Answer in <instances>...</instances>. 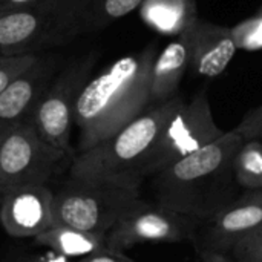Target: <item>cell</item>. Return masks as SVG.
<instances>
[{
  "mask_svg": "<svg viewBox=\"0 0 262 262\" xmlns=\"http://www.w3.org/2000/svg\"><path fill=\"white\" fill-rule=\"evenodd\" d=\"M75 262H135L132 258H129L124 252H115L111 249L101 250L98 253L89 255L86 258H81Z\"/></svg>",
  "mask_w": 262,
  "mask_h": 262,
  "instance_id": "obj_23",
  "label": "cell"
},
{
  "mask_svg": "<svg viewBox=\"0 0 262 262\" xmlns=\"http://www.w3.org/2000/svg\"><path fill=\"white\" fill-rule=\"evenodd\" d=\"M141 201V184L72 178L54 190V226L107 233Z\"/></svg>",
  "mask_w": 262,
  "mask_h": 262,
  "instance_id": "obj_5",
  "label": "cell"
},
{
  "mask_svg": "<svg viewBox=\"0 0 262 262\" xmlns=\"http://www.w3.org/2000/svg\"><path fill=\"white\" fill-rule=\"evenodd\" d=\"M91 2L45 0L0 12V55H37L86 34Z\"/></svg>",
  "mask_w": 262,
  "mask_h": 262,
  "instance_id": "obj_4",
  "label": "cell"
},
{
  "mask_svg": "<svg viewBox=\"0 0 262 262\" xmlns=\"http://www.w3.org/2000/svg\"><path fill=\"white\" fill-rule=\"evenodd\" d=\"M223 135L224 130L215 121L207 91H198L189 103H183L164 127L160 140L141 167V180L152 178Z\"/></svg>",
  "mask_w": 262,
  "mask_h": 262,
  "instance_id": "obj_7",
  "label": "cell"
},
{
  "mask_svg": "<svg viewBox=\"0 0 262 262\" xmlns=\"http://www.w3.org/2000/svg\"><path fill=\"white\" fill-rule=\"evenodd\" d=\"M196 250L203 262H235L226 253H220V252H213L207 249H196Z\"/></svg>",
  "mask_w": 262,
  "mask_h": 262,
  "instance_id": "obj_24",
  "label": "cell"
},
{
  "mask_svg": "<svg viewBox=\"0 0 262 262\" xmlns=\"http://www.w3.org/2000/svg\"><path fill=\"white\" fill-rule=\"evenodd\" d=\"M31 262H75L74 259H69L66 256H61V255H57V253H46V255H41V256H37L34 258Z\"/></svg>",
  "mask_w": 262,
  "mask_h": 262,
  "instance_id": "obj_26",
  "label": "cell"
},
{
  "mask_svg": "<svg viewBox=\"0 0 262 262\" xmlns=\"http://www.w3.org/2000/svg\"><path fill=\"white\" fill-rule=\"evenodd\" d=\"M34 243L74 261L109 249L107 233L84 232L68 226H52L34 238Z\"/></svg>",
  "mask_w": 262,
  "mask_h": 262,
  "instance_id": "obj_15",
  "label": "cell"
},
{
  "mask_svg": "<svg viewBox=\"0 0 262 262\" xmlns=\"http://www.w3.org/2000/svg\"><path fill=\"white\" fill-rule=\"evenodd\" d=\"M183 103V97L175 95L167 101L149 106L111 138L77 154L68 177L143 184L141 167Z\"/></svg>",
  "mask_w": 262,
  "mask_h": 262,
  "instance_id": "obj_3",
  "label": "cell"
},
{
  "mask_svg": "<svg viewBox=\"0 0 262 262\" xmlns=\"http://www.w3.org/2000/svg\"><path fill=\"white\" fill-rule=\"evenodd\" d=\"M57 69L58 60L55 55L38 54L34 63L17 75L0 95V123L9 126L28 120L57 77Z\"/></svg>",
  "mask_w": 262,
  "mask_h": 262,
  "instance_id": "obj_13",
  "label": "cell"
},
{
  "mask_svg": "<svg viewBox=\"0 0 262 262\" xmlns=\"http://www.w3.org/2000/svg\"><path fill=\"white\" fill-rule=\"evenodd\" d=\"M0 224L11 238H37L54 226V190L23 186L0 193Z\"/></svg>",
  "mask_w": 262,
  "mask_h": 262,
  "instance_id": "obj_11",
  "label": "cell"
},
{
  "mask_svg": "<svg viewBox=\"0 0 262 262\" xmlns=\"http://www.w3.org/2000/svg\"><path fill=\"white\" fill-rule=\"evenodd\" d=\"M201 226L206 227L196 236V249L229 255L236 244L262 229V190L244 192Z\"/></svg>",
  "mask_w": 262,
  "mask_h": 262,
  "instance_id": "obj_10",
  "label": "cell"
},
{
  "mask_svg": "<svg viewBox=\"0 0 262 262\" xmlns=\"http://www.w3.org/2000/svg\"><path fill=\"white\" fill-rule=\"evenodd\" d=\"M140 15L147 26L163 35H181L198 18L195 0H146Z\"/></svg>",
  "mask_w": 262,
  "mask_h": 262,
  "instance_id": "obj_16",
  "label": "cell"
},
{
  "mask_svg": "<svg viewBox=\"0 0 262 262\" xmlns=\"http://www.w3.org/2000/svg\"><path fill=\"white\" fill-rule=\"evenodd\" d=\"M74 158L45 141L29 121L9 124L0 147V193L23 186H49L69 172Z\"/></svg>",
  "mask_w": 262,
  "mask_h": 262,
  "instance_id": "obj_6",
  "label": "cell"
},
{
  "mask_svg": "<svg viewBox=\"0 0 262 262\" xmlns=\"http://www.w3.org/2000/svg\"><path fill=\"white\" fill-rule=\"evenodd\" d=\"M243 141L235 129L227 130L209 146L154 175V203L201 223L212 220L239 196L232 163Z\"/></svg>",
  "mask_w": 262,
  "mask_h": 262,
  "instance_id": "obj_2",
  "label": "cell"
},
{
  "mask_svg": "<svg viewBox=\"0 0 262 262\" xmlns=\"http://www.w3.org/2000/svg\"><path fill=\"white\" fill-rule=\"evenodd\" d=\"M6 130H8V124H2L0 123V147H2V143H3V138H5Z\"/></svg>",
  "mask_w": 262,
  "mask_h": 262,
  "instance_id": "obj_27",
  "label": "cell"
},
{
  "mask_svg": "<svg viewBox=\"0 0 262 262\" xmlns=\"http://www.w3.org/2000/svg\"><path fill=\"white\" fill-rule=\"evenodd\" d=\"M37 55L35 54L0 55V95L3 94V91L11 84V81L17 75H20L23 71H26L34 63Z\"/></svg>",
  "mask_w": 262,
  "mask_h": 262,
  "instance_id": "obj_20",
  "label": "cell"
},
{
  "mask_svg": "<svg viewBox=\"0 0 262 262\" xmlns=\"http://www.w3.org/2000/svg\"><path fill=\"white\" fill-rule=\"evenodd\" d=\"M40 2H45V0H0V12L26 8V6L35 5V3H40Z\"/></svg>",
  "mask_w": 262,
  "mask_h": 262,
  "instance_id": "obj_25",
  "label": "cell"
},
{
  "mask_svg": "<svg viewBox=\"0 0 262 262\" xmlns=\"http://www.w3.org/2000/svg\"><path fill=\"white\" fill-rule=\"evenodd\" d=\"M146 0H92L86 34L97 32L141 8Z\"/></svg>",
  "mask_w": 262,
  "mask_h": 262,
  "instance_id": "obj_18",
  "label": "cell"
},
{
  "mask_svg": "<svg viewBox=\"0 0 262 262\" xmlns=\"http://www.w3.org/2000/svg\"><path fill=\"white\" fill-rule=\"evenodd\" d=\"M157 54V41H152L89 78L74 111V123L80 130L77 154L111 138L152 106L150 74Z\"/></svg>",
  "mask_w": 262,
  "mask_h": 262,
  "instance_id": "obj_1",
  "label": "cell"
},
{
  "mask_svg": "<svg viewBox=\"0 0 262 262\" xmlns=\"http://www.w3.org/2000/svg\"><path fill=\"white\" fill-rule=\"evenodd\" d=\"M190 69V48L186 34L175 37L157 54L150 74L152 104L167 101L178 95L184 74Z\"/></svg>",
  "mask_w": 262,
  "mask_h": 262,
  "instance_id": "obj_14",
  "label": "cell"
},
{
  "mask_svg": "<svg viewBox=\"0 0 262 262\" xmlns=\"http://www.w3.org/2000/svg\"><path fill=\"white\" fill-rule=\"evenodd\" d=\"M235 181L243 192L262 190V143L244 140L232 163Z\"/></svg>",
  "mask_w": 262,
  "mask_h": 262,
  "instance_id": "obj_17",
  "label": "cell"
},
{
  "mask_svg": "<svg viewBox=\"0 0 262 262\" xmlns=\"http://www.w3.org/2000/svg\"><path fill=\"white\" fill-rule=\"evenodd\" d=\"M201 224L192 216L141 200L107 232V247L124 252L143 243L195 241Z\"/></svg>",
  "mask_w": 262,
  "mask_h": 262,
  "instance_id": "obj_9",
  "label": "cell"
},
{
  "mask_svg": "<svg viewBox=\"0 0 262 262\" xmlns=\"http://www.w3.org/2000/svg\"><path fill=\"white\" fill-rule=\"evenodd\" d=\"M97 61V54L91 52L69 63L49 84L46 92L35 104L28 120L40 137L54 147L77 155L72 147L71 135L77 98L89 81L91 72Z\"/></svg>",
  "mask_w": 262,
  "mask_h": 262,
  "instance_id": "obj_8",
  "label": "cell"
},
{
  "mask_svg": "<svg viewBox=\"0 0 262 262\" xmlns=\"http://www.w3.org/2000/svg\"><path fill=\"white\" fill-rule=\"evenodd\" d=\"M258 14H259V15H261V17H262V8H261V9H259V11H258Z\"/></svg>",
  "mask_w": 262,
  "mask_h": 262,
  "instance_id": "obj_28",
  "label": "cell"
},
{
  "mask_svg": "<svg viewBox=\"0 0 262 262\" xmlns=\"http://www.w3.org/2000/svg\"><path fill=\"white\" fill-rule=\"evenodd\" d=\"M233 129L243 137V140H258L262 143V103L247 111Z\"/></svg>",
  "mask_w": 262,
  "mask_h": 262,
  "instance_id": "obj_22",
  "label": "cell"
},
{
  "mask_svg": "<svg viewBox=\"0 0 262 262\" xmlns=\"http://www.w3.org/2000/svg\"><path fill=\"white\" fill-rule=\"evenodd\" d=\"M232 31L238 49H262V17L259 14L239 21L236 26H232Z\"/></svg>",
  "mask_w": 262,
  "mask_h": 262,
  "instance_id": "obj_19",
  "label": "cell"
},
{
  "mask_svg": "<svg viewBox=\"0 0 262 262\" xmlns=\"http://www.w3.org/2000/svg\"><path fill=\"white\" fill-rule=\"evenodd\" d=\"M229 256L235 262H262V229L236 244Z\"/></svg>",
  "mask_w": 262,
  "mask_h": 262,
  "instance_id": "obj_21",
  "label": "cell"
},
{
  "mask_svg": "<svg viewBox=\"0 0 262 262\" xmlns=\"http://www.w3.org/2000/svg\"><path fill=\"white\" fill-rule=\"evenodd\" d=\"M184 34L190 48V69L200 77L221 75L238 51L232 26L198 17Z\"/></svg>",
  "mask_w": 262,
  "mask_h": 262,
  "instance_id": "obj_12",
  "label": "cell"
}]
</instances>
